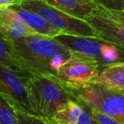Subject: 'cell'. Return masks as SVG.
<instances>
[{
    "label": "cell",
    "instance_id": "cell-13",
    "mask_svg": "<svg viewBox=\"0 0 124 124\" xmlns=\"http://www.w3.org/2000/svg\"><path fill=\"white\" fill-rule=\"evenodd\" d=\"M93 83L115 91L124 92V62L102 67Z\"/></svg>",
    "mask_w": 124,
    "mask_h": 124
},
{
    "label": "cell",
    "instance_id": "cell-16",
    "mask_svg": "<svg viewBox=\"0 0 124 124\" xmlns=\"http://www.w3.org/2000/svg\"><path fill=\"white\" fill-rule=\"evenodd\" d=\"M16 114L19 120V124H57L49 119L43 118L40 116L30 114L20 110H16Z\"/></svg>",
    "mask_w": 124,
    "mask_h": 124
},
{
    "label": "cell",
    "instance_id": "cell-17",
    "mask_svg": "<svg viewBox=\"0 0 124 124\" xmlns=\"http://www.w3.org/2000/svg\"><path fill=\"white\" fill-rule=\"evenodd\" d=\"M91 108V116L93 118V124H123L116 119L113 118L110 116L96 109Z\"/></svg>",
    "mask_w": 124,
    "mask_h": 124
},
{
    "label": "cell",
    "instance_id": "cell-4",
    "mask_svg": "<svg viewBox=\"0 0 124 124\" xmlns=\"http://www.w3.org/2000/svg\"><path fill=\"white\" fill-rule=\"evenodd\" d=\"M19 4L39 14L62 34L83 37L98 36L95 30L86 21L66 14L43 0H23Z\"/></svg>",
    "mask_w": 124,
    "mask_h": 124
},
{
    "label": "cell",
    "instance_id": "cell-5",
    "mask_svg": "<svg viewBox=\"0 0 124 124\" xmlns=\"http://www.w3.org/2000/svg\"><path fill=\"white\" fill-rule=\"evenodd\" d=\"M30 77L28 73L0 63V93L16 110L36 115L30 95Z\"/></svg>",
    "mask_w": 124,
    "mask_h": 124
},
{
    "label": "cell",
    "instance_id": "cell-10",
    "mask_svg": "<svg viewBox=\"0 0 124 124\" xmlns=\"http://www.w3.org/2000/svg\"><path fill=\"white\" fill-rule=\"evenodd\" d=\"M0 33L9 41L37 34L10 8L0 9Z\"/></svg>",
    "mask_w": 124,
    "mask_h": 124
},
{
    "label": "cell",
    "instance_id": "cell-14",
    "mask_svg": "<svg viewBox=\"0 0 124 124\" xmlns=\"http://www.w3.org/2000/svg\"><path fill=\"white\" fill-rule=\"evenodd\" d=\"M0 63H3L18 71L26 72L15 53L11 42L3 36L1 33H0Z\"/></svg>",
    "mask_w": 124,
    "mask_h": 124
},
{
    "label": "cell",
    "instance_id": "cell-2",
    "mask_svg": "<svg viewBox=\"0 0 124 124\" xmlns=\"http://www.w3.org/2000/svg\"><path fill=\"white\" fill-rule=\"evenodd\" d=\"M29 88L35 114L49 120L64 104L77 98L74 92L54 76L31 75Z\"/></svg>",
    "mask_w": 124,
    "mask_h": 124
},
{
    "label": "cell",
    "instance_id": "cell-3",
    "mask_svg": "<svg viewBox=\"0 0 124 124\" xmlns=\"http://www.w3.org/2000/svg\"><path fill=\"white\" fill-rule=\"evenodd\" d=\"M54 38L67 47L73 55L92 60L100 68L124 62V47L99 36L60 34Z\"/></svg>",
    "mask_w": 124,
    "mask_h": 124
},
{
    "label": "cell",
    "instance_id": "cell-15",
    "mask_svg": "<svg viewBox=\"0 0 124 124\" xmlns=\"http://www.w3.org/2000/svg\"><path fill=\"white\" fill-rule=\"evenodd\" d=\"M0 124H19L16 110L0 93Z\"/></svg>",
    "mask_w": 124,
    "mask_h": 124
},
{
    "label": "cell",
    "instance_id": "cell-19",
    "mask_svg": "<svg viewBox=\"0 0 124 124\" xmlns=\"http://www.w3.org/2000/svg\"><path fill=\"white\" fill-rule=\"evenodd\" d=\"M100 9L109 18L120 23V24L124 25V9H122V10H106V9H101V8H100Z\"/></svg>",
    "mask_w": 124,
    "mask_h": 124
},
{
    "label": "cell",
    "instance_id": "cell-7",
    "mask_svg": "<svg viewBox=\"0 0 124 124\" xmlns=\"http://www.w3.org/2000/svg\"><path fill=\"white\" fill-rule=\"evenodd\" d=\"M101 68L92 60L73 55L60 68L57 78L70 88L93 83Z\"/></svg>",
    "mask_w": 124,
    "mask_h": 124
},
{
    "label": "cell",
    "instance_id": "cell-9",
    "mask_svg": "<svg viewBox=\"0 0 124 124\" xmlns=\"http://www.w3.org/2000/svg\"><path fill=\"white\" fill-rule=\"evenodd\" d=\"M85 21L95 30L99 37L124 47V25L109 18L100 7Z\"/></svg>",
    "mask_w": 124,
    "mask_h": 124
},
{
    "label": "cell",
    "instance_id": "cell-8",
    "mask_svg": "<svg viewBox=\"0 0 124 124\" xmlns=\"http://www.w3.org/2000/svg\"><path fill=\"white\" fill-rule=\"evenodd\" d=\"M50 120L57 124H93L90 106L78 96L64 104Z\"/></svg>",
    "mask_w": 124,
    "mask_h": 124
},
{
    "label": "cell",
    "instance_id": "cell-6",
    "mask_svg": "<svg viewBox=\"0 0 124 124\" xmlns=\"http://www.w3.org/2000/svg\"><path fill=\"white\" fill-rule=\"evenodd\" d=\"M71 89L90 107L124 124V92L109 89L98 83Z\"/></svg>",
    "mask_w": 124,
    "mask_h": 124
},
{
    "label": "cell",
    "instance_id": "cell-11",
    "mask_svg": "<svg viewBox=\"0 0 124 124\" xmlns=\"http://www.w3.org/2000/svg\"><path fill=\"white\" fill-rule=\"evenodd\" d=\"M9 8L15 11L21 21L37 34L50 38H54L58 35L62 34L56 28L52 26L39 14L22 7L21 4H15Z\"/></svg>",
    "mask_w": 124,
    "mask_h": 124
},
{
    "label": "cell",
    "instance_id": "cell-12",
    "mask_svg": "<svg viewBox=\"0 0 124 124\" xmlns=\"http://www.w3.org/2000/svg\"><path fill=\"white\" fill-rule=\"evenodd\" d=\"M49 5L73 17L86 20L99 9L93 0H43Z\"/></svg>",
    "mask_w": 124,
    "mask_h": 124
},
{
    "label": "cell",
    "instance_id": "cell-1",
    "mask_svg": "<svg viewBox=\"0 0 124 124\" xmlns=\"http://www.w3.org/2000/svg\"><path fill=\"white\" fill-rule=\"evenodd\" d=\"M10 42L18 60L30 75L57 77L63 64L73 57L72 52L54 38L32 34Z\"/></svg>",
    "mask_w": 124,
    "mask_h": 124
},
{
    "label": "cell",
    "instance_id": "cell-20",
    "mask_svg": "<svg viewBox=\"0 0 124 124\" xmlns=\"http://www.w3.org/2000/svg\"><path fill=\"white\" fill-rule=\"evenodd\" d=\"M23 0H0V9L9 8L15 4H21Z\"/></svg>",
    "mask_w": 124,
    "mask_h": 124
},
{
    "label": "cell",
    "instance_id": "cell-18",
    "mask_svg": "<svg viewBox=\"0 0 124 124\" xmlns=\"http://www.w3.org/2000/svg\"><path fill=\"white\" fill-rule=\"evenodd\" d=\"M98 7L106 10L124 9V0H93Z\"/></svg>",
    "mask_w": 124,
    "mask_h": 124
}]
</instances>
